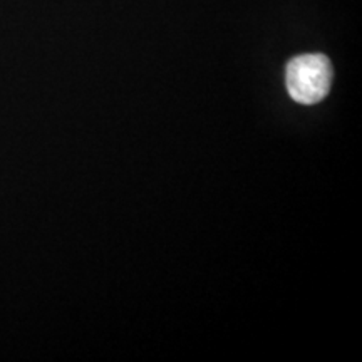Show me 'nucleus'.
Wrapping results in <instances>:
<instances>
[{
    "instance_id": "f257e3e1",
    "label": "nucleus",
    "mask_w": 362,
    "mask_h": 362,
    "mask_svg": "<svg viewBox=\"0 0 362 362\" xmlns=\"http://www.w3.org/2000/svg\"><path fill=\"white\" fill-rule=\"evenodd\" d=\"M285 84L293 101L315 104L327 96L332 84V66L322 54L293 57L285 69Z\"/></svg>"
}]
</instances>
